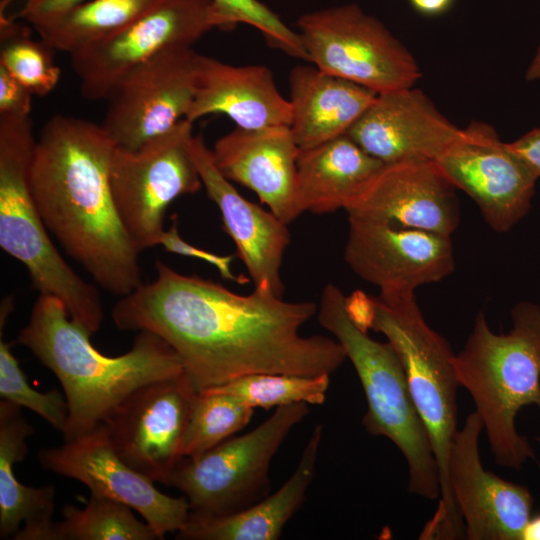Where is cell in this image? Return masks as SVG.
<instances>
[{
	"instance_id": "obj_12",
	"label": "cell",
	"mask_w": 540,
	"mask_h": 540,
	"mask_svg": "<svg viewBox=\"0 0 540 540\" xmlns=\"http://www.w3.org/2000/svg\"><path fill=\"white\" fill-rule=\"evenodd\" d=\"M198 394L184 371L132 391L102 421L118 456L153 482L168 485L184 457L183 439Z\"/></svg>"
},
{
	"instance_id": "obj_29",
	"label": "cell",
	"mask_w": 540,
	"mask_h": 540,
	"mask_svg": "<svg viewBox=\"0 0 540 540\" xmlns=\"http://www.w3.org/2000/svg\"><path fill=\"white\" fill-rule=\"evenodd\" d=\"M254 408L230 394L199 392L182 446L184 457L195 459L232 437L250 422Z\"/></svg>"
},
{
	"instance_id": "obj_32",
	"label": "cell",
	"mask_w": 540,
	"mask_h": 540,
	"mask_svg": "<svg viewBox=\"0 0 540 540\" xmlns=\"http://www.w3.org/2000/svg\"><path fill=\"white\" fill-rule=\"evenodd\" d=\"M8 317H0V396L21 408H27L45 419L61 433L68 419V403L64 392L33 389L12 352V343L3 340Z\"/></svg>"
},
{
	"instance_id": "obj_16",
	"label": "cell",
	"mask_w": 540,
	"mask_h": 540,
	"mask_svg": "<svg viewBox=\"0 0 540 540\" xmlns=\"http://www.w3.org/2000/svg\"><path fill=\"white\" fill-rule=\"evenodd\" d=\"M41 466L86 485L90 495L108 498L138 512L159 540L179 531L190 507L185 496L171 497L155 482L127 465L116 453L103 422L91 431L57 447L42 448Z\"/></svg>"
},
{
	"instance_id": "obj_9",
	"label": "cell",
	"mask_w": 540,
	"mask_h": 540,
	"mask_svg": "<svg viewBox=\"0 0 540 540\" xmlns=\"http://www.w3.org/2000/svg\"><path fill=\"white\" fill-rule=\"evenodd\" d=\"M298 27L309 62L376 94L413 87L421 77L405 45L355 4L306 13Z\"/></svg>"
},
{
	"instance_id": "obj_6",
	"label": "cell",
	"mask_w": 540,
	"mask_h": 540,
	"mask_svg": "<svg viewBox=\"0 0 540 540\" xmlns=\"http://www.w3.org/2000/svg\"><path fill=\"white\" fill-rule=\"evenodd\" d=\"M36 138L31 116H0V247L26 268L40 294L61 300L73 321L96 333L104 311L98 289L55 247L30 184Z\"/></svg>"
},
{
	"instance_id": "obj_7",
	"label": "cell",
	"mask_w": 540,
	"mask_h": 540,
	"mask_svg": "<svg viewBox=\"0 0 540 540\" xmlns=\"http://www.w3.org/2000/svg\"><path fill=\"white\" fill-rule=\"evenodd\" d=\"M345 299L338 286L326 284L317 318L342 346L358 375L367 402L362 424L369 434L386 437L400 450L408 466L410 493L428 500L439 499L436 458L402 363L389 342L372 339L351 321Z\"/></svg>"
},
{
	"instance_id": "obj_18",
	"label": "cell",
	"mask_w": 540,
	"mask_h": 540,
	"mask_svg": "<svg viewBox=\"0 0 540 540\" xmlns=\"http://www.w3.org/2000/svg\"><path fill=\"white\" fill-rule=\"evenodd\" d=\"M189 153L209 199L217 206L224 231L233 240L254 288L283 297L280 269L291 236L285 222L247 200L217 168L201 135L189 140Z\"/></svg>"
},
{
	"instance_id": "obj_20",
	"label": "cell",
	"mask_w": 540,
	"mask_h": 540,
	"mask_svg": "<svg viewBox=\"0 0 540 540\" xmlns=\"http://www.w3.org/2000/svg\"><path fill=\"white\" fill-rule=\"evenodd\" d=\"M455 189L435 161L388 163L345 211L451 236L460 222Z\"/></svg>"
},
{
	"instance_id": "obj_11",
	"label": "cell",
	"mask_w": 540,
	"mask_h": 540,
	"mask_svg": "<svg viewBox=\"0 0 540 540\" xmlns=\"http://www.w3.org/2000/svg\"><path fill=\"white\" fill-rule=\"evenodd\" d=\"M215 28L231 29L213 0H158L127 26L70 55L82 96L107 100L134 68L167 49L193 46Z\"/></svg>"
},
{
	"instance_id": "obj_36",
	"label": "cell",
	"mask_w": 540,
	"mask_h": 540,
	"mask_svg": "<svg viewBox=\"0 0 540 540\" xmlns=\"http://www.w3.org/2000/svg\"><path fill=\"white\" fill-rule=\"evenodd\" d=\"M84 1L87 0H24L18 17L34 26Z\"/></svg>"
},
{
	"instance_id": "obj_34",
	"label": "cell",
	"mask_w": 540,
	"mask_h": 540,
	"mask_svg": "<svg viewBox=\"0 0 540 540\" xmlns=\"http://www.w3.org/2000/svg\"><path fill=\"white\" fill-rule=\"evenodd\" d=\"M160 245L170 253L202 259L214 266L220 276L238 284L249 282V278L243 275H235L232 272L231 264L235 255H219L207 250H203L195 245L187 243L179 234L176 216L173 217L172 224L164 231Z\"/></svg>"
},
{
	"instance_id": "obj_19",
	"label": "cell",
	"mask_w": 540,
	"mask_h": 540,
	"mask_svg": "<svg viewBox=\"0 0 540 540\" xmlns=\"http://www.w3.org/2000/svg\"><path fill=\"white\" fill-rule=\"evenodd\" d=\"M420 89L377 94L347 135L384 164L436 161L461 135Z\"/></svg>"
},
{
	"instance_id": "obj_41",
	"label": "cell",
	"mask_w": 540,
	"mask_h": 540,
	"mask_svg": "<svg viewBox=\"0 0 540 540\" xmlns=\"http://www.w3.org/2000/svg\"><path fill=\"white\" fill-rule=\"evenodd\" d=\"M522 540H540V515L529 519Z\"/></svg>"
},
{
	"instance_id": "obj_17",
	"label": "cell",
	"mask_w": 540,
	"mask_h": 540,
	"mask_svg": "<svg viewBox=\"0 0 540 540\" xmlns=\"http://www.w3.org/2000/svg\"><path fill=\"white\" fill-rule=\"evenodd\" d=\"M483 422L471 412L457 430L448 478L468 540H522L531 518L533 497L526 486L507 481L481 462L479 437Z\"/></svg>"
},
{
	"instance_id": "obj_24",
	"label": "cell",
	"mask_w": 540,
	"mask_h": 540,
	"mask_svg": "<svg viewBox=\"0 0 540 540\" xmlns=\"http://www.w3.org/2000/svg\"><path fill=\"white\" fill-rule=\"evenodd\" d=\"M34 434L21 407L0 401V538L13 540H55L53 514L55 489L52 485H23L14 465L27 453L26 438Z\"/></svg>"
},
{
	"instance_id": "obj_25",
	"label": "cell",
	"mask_w": 540,
	"mask_h": 540,
	"mask_svg": "<svg viewBox=\"0 0 540 540\" xmlns=\"http://www.w3.org/2000/svg\"><path fill=\"white\" fill-rule=\"evenodd\" d=\"M324 425H315L297 467L273 494L250 507L221 517L189 514L176 539L186 540H277L286 523L304 502L306 491L316 474Z\"/></svg>"
},
{
	"instance_id": "obj_1",
	"label": "cell",
	"mask_w": 540,
	"mask_h": 540,
	"mask_svg": "<svg viewBox=\"0 0 540 540\" xmlns=\"http://www.w3.org/2000/svg\"><path fill=\"white\" fill-rule=\"evenodd\" d=\"M156 278L119 299L112 320L122 331H150L178 355L198 392L257 373L332 374L346 360L336 339L303 336L318 310L256 289L238 294L156 260Z\"/></svg>"
},
{
	"instance_id": "obj_2",
	"label": "cell",
	"mask_w": 540,
	"mask_h": 540,
	"mask_svg": "<svg viewBox=\"0 0 540 540\" xmlns=\"http://www.w3.org/2000/svg\"><path fill=\"white\" fill-rule=\"evenodd\" d=\"M115 146L101 124L54 115L36 139L30 184L48 232L101 288L123 297L143 282L141 252L111 191Z\"/></svg>"
},
{
	"instance_id": "obj_37",
	"label": "cell",
	"mask_w": 540,
	"mask_h": 540,
	"mask_svg": "<svg viewBox=\"0 0 540 540\" xmlns=\"http://www.w3.org/2000/svg\"><path fill=\"white\" fill-rule=\"evenodd\" d=\"M345 308L351 321L360 330L368 332L369 329H372L375 316L374 297L357 290L350 296H346Z\"/></svg>"
},
{
	"instance_id": "obj_35",
	"label": "cell",
	"mask_w": 540,
	"mask_h": 540,
	"mask_svg": "<svg viewBox=\"0 0 540 540\" xmlns=\"http://www.w3.org/2000/svg\"><path fill=\"white\" fill-rule=\"evenodd\" d=\"M33 94L0 66V116H29Z\"/></svg>"
},
{
	"instance_id": "obj_5",
	"label": "cell",
	"mask_w": 540,
	"mask_h": 540,
	"mask_svg": "<svg viewBox=\"0 0 540 540\" xmlns=\"http://www.w3.org/2000/svg\"><path fill=\"white\" fill-rule=\"evenodd\" d=\"M372 329L385 335L396 351L417 412L427 430L436 458L439 504L420 534L422 540H454L464 535V524L454 502L448 464L457 432V388L449 342L429 326L415 292L374 297Z\"/></svg>"
},
{
	"instance_id": "obj_10",
	"label": "cell",
	"mask_w": 540,
	"mask_h": 540,
	"mask_svg": "<svg viewBox=\"0 0 540 540\" xmlns=\"http://www.w3.org/2000/svg\"><path fill=\"white\" fill-rule=\"evenodd\" d=\"M192 127L183 119L135 150L114 148L111 191L122 224L140 252L160 245L169 205L203 187L189 153Z\"/></svg>"
},
{
	"instance_id": "obj_31",
	"label": "cell",
	"mask_w": 540,
	"mask_h": 540,
	"mask_svg": "<svg viewBox=\"0 0 540 540\" xmlns=\"http://www.w3.org/2000/svg\"><path fill=\"white\" fill-rule=\"evenodd\" d=\"M0 35V66L33 95L43 97L51 93L61 78V69L54 62V50L41 40H33L13 21L0 26Z\"/></svg>"
},
{
	"instance_id": "obj_13",
	"label": "cell",
	"mask_w": 540,
	"mask_h": 540,
	"mask_svg": "<svg viewBox=\"0 0 540 540\" xmlns=\"http://www.w3.org/2000/svg\"><path fill=\"white\" fill-rule=\"evenodd\" d=\"M200 55L167 49L129 72L108 97L102 127L114 144L135 150L175 127L193 102Z\"/></svg>"
},
{
	"instance_id": "obj_14",
	"label": "cell",
	"mask_w": 540,
	"mask_h": 540,
	"mask_svg": "<svg viewBox=\"0 0 540 540\" xmlns=\"http://www.w3.org/2000/svg\"><path fill=\"white\" fill-rule=\"evenodd\" d=\"M435 162L495 232L511 230L528 214L538 178L491 125L472 121Z\"/></svg>"
},
{
	"instance_id": "obj_42",
	"label": "cell",
	"mask_w": 540,
	"mask_h": 540,
	"mask_svg": "<svg viewBox=\"0 0 540 540\" xmlns=\"http://www.w3.org/2000/svg\"><path fill=\"white\" fill-rule=\"evenodd\" d=\"M540 410V409H539Z\"/></svg>"
},
{
	"instance_id": "obj_39",
	"label": "cell",
	"mask_w": 540,
	"mask_h": 540,
	"mask_svg": "<svg viewBox=\"0 0 540 540\" xmlns=\"http://www.w3.org/2000/svg\"><path fill=\"white\" fill-rule=\"evenodd\" d=\"M409 2L417 12L434 16L449 10L454 0H409Z\"/></svg>"
},
{
	"instance_id": "obj_28",
	"label": "cell",
	"mask_w": 540,
	"mask_h": 540,
	"mask_svg": "<svg viewBox=\"0 0 540 540\" xmlns=\"http://www.w3.org/2000/svg\"><path fill=\"white\" fill-rule=\"evenodd\" d=\"M55 540H159L146 522L139 521L123 503L90 495L81 509L62 508V521L55 525Z\"/></svg>"
},
{
	"instance_id": "obj_38",
	"label": "cell",
	"mask_w": 540,
	"mask_h": 540,
	"mask_svg": "<svg viewBox=\"0 0 540 540\" xmlns=\"http://www.w3.org/2000/svg\"><path fill=\"white\" fill-rule=\"evenodd\" d=\"M510 149L519 156L540 178V127L534 128L515 141L508 142Z\"/></svg>"
},
{
	"instance_id": "obj_33",
	"label": "cell",
	"mask_w": 540,
	"mask_h": 540,
	"mask_svg": "<svg viewBox=\"0 0 540 540\" xmlns=\"http://www.w3.org/2000/svg\"><path fill=\"white\" fill-rule=\"evenodd\" d=\"M231 28L243 23L257 29L266 41L283 52L308 61L298 32L259 0H213Z\"/></svg>"
},
{
	"instance_id": "obj_30",
	"label": "cell",
	"mask_w": 540,
	"mask_h": 540,
	"mask_svg": "<svg viewBox=\"0 0 540 540\" xmlns=\"http://www.w3.org/2000/svg\"><path fill=\"white\" fill-rule=\"evenodd\" d=\"M329 383L328 374L302 376L257 373L206 390L230 394L254 409L257 407L270 409L299 402L323 404Z\"/></svg>"
},
{
	"instance_id": "obj_27",
	"label": "cell",
	"mask_w": 540,
	"mask_h": 540,
	"mask_svg": "<svg viewBox=\"0 0 540 540\" xmlns=\"http://www.w3.org/2000/svg\"><path fill=\"white\" fill-rule=\"evenodd\" d=\"M157 1L87 0L32 27L51 49L72 55L127 26Z\"/></svg>"
},
{
	"instance_id": "obj_21",
	"label": "cell",
	"mask_w": 540,
	"mask_h": 540,
	"mask_svg": "<svg viewBox=\"0 0 540 540\" xmlns=\"http://www.w3.org/2000/svg\"><path fill=\"white\" fill-rule=\"evenodd\" d=\"M212 154L231 182L253 191L286 224L300 212L297 206V159L300 148L287 125L234 130L214 143Z\"/></svg>"
},
{
	"instance_id": "obj_22",
	"label": "cell",
	"mask_w": 540,
	"mask_h": 540,
	"mask_svg": "<svg viewBox=\"0 0 540 540\" xmlns=\"http://www.w3.org/2000/svg\"><path fill=\"white\" fill-rule=\"evenodd\" d=\"M224 114L236 127L260 129L290 125L291 105L265 65H232L200 55L198 82L185 119L191 123Z\"/></svg>"
},
{
	"instance_id": "obj_8",
	"label": "cell",
	"mask_w": 540,
	"mask_h": 540,
	"mask_svg": "<svg viewBox=\"0 0 540 540\" xmlns=\"http://www.w3.org/2000/svg\"><path fill=\"white\" fill-rule=\"evenodd\" d=\"M309 411L305 402L277 407L248 433L230 437L198 458L183 457L168 485L182 492L193 516L221 517L250 507L268 495L271 461Z\"/></svg>"
},
{
	"instance_id": "obj_23",
	"label": "cell",
	"mask_w": 540,
	"mask_h": 540,
	"mask_svg": "<svg viewBox=\"0 0 540 540\" xmlns=\"http://www.w3.org/2000/svg\"><path fill=\"white\" fill-rule=\"evenodd\" d=\"M289 88V127L301 150L347 134L377 95L315 65L294 66Z\"/></svg>"
},
{
	"instance_id": "obj_15",
	"label": "cell",
	"mask_w": 540,
	"mask_h": 540,
	"mask_svg": "<svg viewBox=\"0 0 540 540\" xmlns=\"http://www.w3.org/2000/svg\"><path fill=\"white\" fill-rule=\"evenodd\" d=\"M344 260L379 297L415 292L455 269L451 236L348 214Z\"/></svg>"
},
{
	"instance_id": "obj_3",
	"label": "cell",
	"mask_w": 540,
	"mask_h": 540,
	"mask_svg": "<svg viewBox=\"0 0 540 540\" xmlns=\"http://www.w3.org/2000/svg\"><path fill=\"white\" fill-rule=\"evenodd\" d=\"M90 337L64 303L47 294L38 296L17 337L63 388L68 403L64 441L91 431L136 388L183 372L176 352L153 332L138 331L131 349L116 357L95 349Z\"/></svg>"
},
{
	"instance_id": "obj_40",
	"label": "cell",
	"mask_w": 540,
	"mask_h": 540,
	"mask_svg": "<svg viewBox=\"0 0 540 540\" xmlns=\"http://www.w3.org/2000/svg\"><path fill=\"white\" fill-rule=\"evenodd\" d=\"M525 79L527 81L540 80V44L537 47L529 65L527 66Z\"/></svg>"
},
{
	"instance_id": "obj_4",
	"label": "cell",
	"mask_w": 540,
	"mask_h": 540,
	"mask_svg": "<svg viewBox=\"0 0 540 540\" xmlns=\"http://www.w3.org/2000/svg\"><path fill=\"white\" fill-rule=\"evenodd\" d=\"M510 314L511 329L495 333L479 311L453 365L482 419L496 464L520 470L527 460H536L515 419L525 406L540 409V305L521 301Z\"/></svg>"
},
{
	"instance_id": "obj_26",
	"label": "cell",
	"mask_w": 540,
	"mask_h": 540,
	"mask_svg": "<svg viewBox=\"0 0 540 540\" xmlns=\"http://www.w3.org/2000/svg\"><path fill=\"white\" fill-rule=\"evenodd\" d=\"M383 165L347 134L309 149H300L297 159L300 214L345 210Z\"/></svg>"
}]
</instances>
